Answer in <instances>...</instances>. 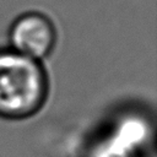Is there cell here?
Instances as JSON below:
<instances>
[{
  "label": "cell",
  "mask_w": 157,
  "mask_h": 157,
  "mask_svg": "<svg viewBox=\"0 0 157 157\" xmlns=\"http://www.w3.org/2000/svg\"><path fill=\"white\" fill-rule=\"evenodd\" d=\"M48 93L49 78L40 61L11 48L0 49V118L33 117L43 108Z\"/></svg>",
  "instance_id": "obj_1"
},
{
  "label": "cell",
  "mask_w": 157,
  "mask_h": 157,
  "mask_svg": "<svg viewBox=\"0 0 157 157\" xmlns=\"http://www.w3.org/2000/svg\"><path fill=\"white\" fill-rule=\"evenodd\" d=\"M56 44V29L52 20L42 12L28 11L17 16L9 28V48L43 61Z\"/></svg>",
  "instance_id": "obj_2"
}]
</instances>
